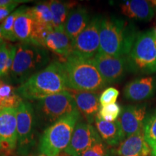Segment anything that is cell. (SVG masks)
Wrapping results in <instances>:
<instances>
[{
  "instance_id": "cell-27",
  "label": "cell",
  "mask_w": 156,
  "mask_h": 156,
  "mask_svg": "<svg viewBox=\"0 0 156 156\" xmlns=\"http://www.w3.org/2000/svg\"><path fill=\"white\" fill-rule=\"evenodd\" d=\"M122 108L117 103L108 105L105 106H100L99 109L98 116L101 119L106 121V122H113L119 119L121 113H122Z\"/></svg>"
},
{
  "instance_id": "cell-3",
  "label": "cell",
  "mask_w": 156,
  "mask_h": 156,
  "mask_svg": "<svg viewBox=\"0 0 156 156\" xmlns=\"http://www.w3.org/2000/svg\"><path fill=\"white\" fill-rule=\"evenodd\" d=\"M10 75L13 83L21 85L31 76L48 66L50 56L48 51L33 43H19Z\"/></svg>"
},
{
  "instance_id": "cell-17",
  "label": "cell",
  "mask_w": 156,
  "mask_h": 156,
  "mask_svg": "<svg viewBox=\"0 0 156 156\" xmlns=\"http://www.w3.org/2000/svg\"><path fill=\"white\" fill-rule=\"evenodd\" d=\"M151 152L143 129L126 138L121 142L117 149L119 156H148Z\"/></svg>"
},
{
  "instance_id": "cell-18",
  "label": "cell",
  "mask_w": 156,
  "mask_h": 156,
  "mask_svg": "<svg viewBox=\"0 0 156 156\" xmlns=\"http://www.w3.org/2000/svg\"><path fill=\"white\" fill-rule=\"evenodd\" d=\"M122 14L130 19L142 22H149L155 15V10L151 2L146 0L126 1L121 5Z\"/></svg>"
},
{
  "instance_id": "cell-15",
  "label": "cell",
  "mask_w": 156,
  "mask_h": 156,
  "mask_svg": "<svg viewBox=\"0 0 156 156\" xmlns=\"http://www.w3.org/2000/svg\"><path fill=\"white\" fill-rule=\"evenodd\" d=\"M68 91L73 95L80 114L83 115L88 124H92L100 109L98 93L73 89H68Z\"/></svg>"
},
{
  "instance_id": "cell-30",
  "label": "cell",
  "mask_w": 156,
  "mask_h": 156,
  "mask_svg": "<svg viewBox=\"0 0 156 156\" xmlns=\"http://www.w3.org/2000/svg\"><path fill=\"white\" fill-rule=\"evenodd\" d=\"M81 156H111L108 150L102 142L89 147Z\"/></svg>"
},
{
  "instance_id": "cell-16",
  "label": "cell",
  "mask_w": 156,
  "mask_h": 156,
  "mask_svg": "<svg viewBox=\"0 0 156 156\" xmlns=\"http://www.w3.org/2000/svg\"><path fill=\"white\" fill-rule=\"evenodd\" d=\"M44 48L59 56L63 62L73 54V41L64 30H51Z\"/></svg>"
},
{
  "instance_id": "cell-33",
  "label": "cell",
  "mask_w": 156,
  "mask_h": 156,
  "mask_svg": "<svg viewBox=\"0 0 156 156\" xmlns=\"http://www.w3.org/2000/svg\"><path fill=\"white\" fill-rule=\"evenodd\" d=\"M151 155L152 156H156V144L151 147Z\"/></svg>"
},
{
  "instance_id": "cell-4",
  "label": "cell",
  "mask_w": 156,
  "mask_h": 156,
  "mask_svg": "<svg viewBox=\"0 0 156 156\" xmlns=\"http://www.w3.org/2000/svg\"><path fill=\"white\" fill-rule=\"evenodd\" d=\"M69 89L98 92L107 85L91 59L72 54L64 62Z\"/></svg>"
},
{
  "instance_id": "cell-19",
  "label": "cell",
  "mask_w": 156,
  "mask_h": 156,
  "mask_svg": "<svg viewBox=\"0 0 156 156\" xmlns=\"http://www.w3.org/2000/svg\"><path fill=\"white\" fill-rule=\"evenodd\" d=\"M90 20L88 10L82 6H77L70 12L64 26V31L73 42L86 28Z\"/></svg>"
},
{
  "instance_id": "cell-37",
  "label": "cell",
  "mask_w": 156,
  "mask_h": 156,
  "mask_svg": "<svg viewBox=\"0 0 156 156\" xmlns=\"http://www.w3.org/2000/svg\"><path fill=\"white\" fill-rule=\"evenodd\" d=\"M155 45H156V36H155Z\"/></svg>"
},
{
  "instance_id": "cell-34",
  "label": "cell",
  "mask_w": 156,
  "mask_h": 156,
  "mask_svg": "<svg viewBox=\"0 0 156 156\" xmlns=\"http://www.w3.org/2000/svg\"><path fill=\"white\" fill-rule=\"evenodd\" d=\"M4 41V37H3V34H2V27L1 25H0V44H2Z\"/></svg>"
},
{
  "instance_id": "cell-22",
  "label": "cell",
  "mask_w": 156,
  "mask_h": 156,
  "mask_svg": "<svg viewBox=\"0 0 156 156\" xmlns=\"http://www.w3.org/2000/svg\"><path fill=\"white\" fill-rule=\"evenodd\" d=\"M36 23L27 12V7L17 17L14 25L15 36L20 43L31 42Z\"/></svg>"
},
{
  "instance_id": "cell-24",
  "label": "cell",
  "mask_w": 156,
  "mask_h": 156,
  "mask_svg": "<svg viewBox=\"0 0 156 156\" xmlns=\"http://www.w3.org/2000/svg\"><path fill=\"white\" fill-rule=\"evenodd\" d=\"M27 12L32 16L37 24L53 28V15L48 2L38 3L34 7H27Z\"/></svg>"
},
{
  "instance_id": "cell-9",
  "label": "cell",
  "mask_w": 156,
  "mask_h": 156,
  "mask_svg": "<svg viewBox=\"0 0 156 156\" xmlns=\"http://www.w3.org/2000/svg\"><path fill=\"white\" fill-rule=\"evenodd\" d=\"M100 16L91 19L86 28L73 42V54L92 59L100 49Z\"/></svg>"
},
{
  "instance_id": "cell-23",
  "label": "cell",
  "mask_w": 156,
  "mask_h": 156,
  "mask_svg": "<svg viewBox=\"0 0 156 156\" xmlns=\"http://www.w3.org/2000/svg\"><path fill=\"white\" fill-rule=\"evenodd\" d=\"M0 96L2 98V109L16 108L23 101L17 93L16 88L11 84L0 78Z\"/></svg>"
},
{
  "instance_id": "cell-11",
  "label": "cell",
  "mask_w": 156,
  "mask_h": 156,
  "mask_svg": "<svg viewBox=\"0 0 156 156\" xmlns=\"http://www.w3.org/2000/svg\"><path fill=\"white\" fill-rule=\"evenodd\" d=\"M102 142L100 134L92 124L77 122L65 152L70 156H81L89 147Z\"/></svg>"
},
{
  "instance_id": "cell-7",
  "label": "cell",
  "mask_w": 156,
  "mask_h": 156,
  "mask_svg": "<svg viewBox=\"0 0 156 156\" xmlns=\"http://www.w3.org/2000/svg\"><path fill=\"white\" fill-rule=\"evenodd\" d=\"M33 106L36 121L51 125L77 110L73 95L68 90L34 101Z\"/></svg>"
},
{
  "instance_id": "cell-12",
  "label": "cell",
  "mask_w": 156,
  "mask_h": 156,
  "mask_svg": "<svg viewBox=\"0 0 156 156\" xmlns=\"http://www.w3.org/2000/svg\"><path fill=\"white\" fill-rule=\"evenodd\" d=\"M17 145L16 108L0 110V151L12 152Z\"/></svg>"
},
{
  "instance_id": "cell-13",
  "label": "cell",
  "mask_w": 156,
  "mask_h": 156,
  "mask_svg": "<svg viewBox=\"0 0 156 156\" xmlns=\"http://www.w3.org/2000/svg\"><path fill=\"white\" fill-rule=\"evenodd\" d=\"M147 103L128 105L124 106L119 118L126 138L143 129L147 116Z\"/></svg>"
},
{
  "instance_id": "cell-14",
  "label": "cell",
  "mask_w": 156,
  "mask_h": 156,
  "mask_svg": "<svg viewBox=\"0 0 156 156\" xmlns=\"http://www.w3.org/2000/svg\"><path fill=\"white\" fill-rule=\"evenodd\" d=\"M156 93V79L154 77H143L134 79L126 84L124 96L129 101L140 102L153 97Z\"/></svg>"
},
{
  "instance_id": "cell-10",
  "label": "cell",
  "mask_w": 156,
  "mask_h": 156,
  "mask_svg": "<svg viewBox=\"0 0 156 156\" xmlns=\"http://www.w3.org/2000/svg\"><path fill=\"white\" fill-rule=\"evenodd\" d=\"M91 61L100 73L106 84L118 83L129 71L127 56L116 57L98 53Z\"/></svg>"
},
{
  "instance_id": "cell-36",
  "label": "cell",
  "mask_w": 156,
  "mask_h": 156,
  "mask_svg": "<svg viewBox=\"0 0 156 156\" xmlns=\"http://www.w3.org/2000/svg\"><path fill=\"white\" fill-rule=\"evenodd\" d=\"M154 33H155V36H156V27L155 28V29H154Z\"/></svg>"
},
{
  "instance_id": "cell-1",
  "label": "cell",
  "mask_w": 156,
  "mask_h": 156,
  "mask_svg": "<svg viewBox=\"0 0 156 156\" xmlns=\"http://www.w3.org/2000/svg\"><path fill=\"white\" fill-rule=\"evenodd\" d=\"M67 75L62 62H53L20 85L17 93L23 99L36 101L67 91Z\"/></svg>"
},
{
  "instance_id": "cell-21",
  "label": "cell",
  "mask_w": 156,
  "mask_h": 156,
  "mask_svg": "<svg viewBox=\"0 0 156 156\" xmlns=\"http://www.w3.org/2000/svg\"><path fill=\"white\" fill-rule=\"evenodd\" d=\"M53 15L54 30H64V26L70 12L77 6V2L51 0L48 2Z\"/></svg>"
},
{
  "instance_id": "cell-25",
  "label": "cell",
  "mask_w": 156,
  "mask_h": 156,
  "mask_svg": "<svg viewBox=\"0 0 156 156\" xmlns=\"http://www.w3.org/2000/svg\"><path fill=\"white\" fill-rule=\"evenodd\" d=\"M25 8H26V7L23 6V7H19V8L15 9L12 14L9 15V16L2 23L1 27L2 30L4 39H6V40L12 42L16 41L17 39L15 38L14 32L15 23L17 17H18V15L20 14L23 11H24Z\"/></svg>"
},
{
  "instance_id": "cell-29",
  "label": "cell",
  "mask_w": 156,
  "mask_h": 156,
  "mask_svg": "<svg viewBox=\"0 0 156 156\" xmlns=\"http://www.w3.org/2000/svg\"><path fill=\"white\" fill-rule=\"evenodd\" d=\"M10 44L5 41L0 44V78H5V69L9 56Z\"/></svg>"
},
{
  "instance_id": "cell-28",
  "label": "cell",
  "mask_w": 156,
  "mask_h": 156,
  "mask_svg": "<svg viewBox=\"0 0 156 156\" xmlns=\"http://www.w3.org/2000/svg\"><path fill=\"white\" fill-rule=\"evenodd\" d=\"M119 92L116 88L113 87L105 89L99 97V102L101 106H108V105L116 103Z\"/></svg>"
},
{
  "instance_id": "cell-20",
  "label": "cell",
  "mask_w": 156,
  "mask_h": 156,
  "mask_svg": "<svg viewBox=\"0 0 156 156\" xmlns=\"http://www.w3.org/2000/svg\"><path fill=\"white\" fill-rule=\"evenodd\" d=\"M95 125L101 139L111 146L120 144L125 140L124 132L119 119L113 122L104 121L96 116L95 119Z\"/></svg>"
},
{
  "instance_id": "cell-6",
  "label": "cell",
  "mask_w": 156,
  "mask_h": 156,
  "mask_svg": "<svg viewBox=\"0 0 156 156\" xmlns=\"http://www.w3.org/2000/svg\"><path fill=\"white\" fill-rule=\"evenodd\" d=\"M155 34L153 30L140 33L127 56L129 71L139 74L156 73Z\"/></svg>"
},
{
  "instance_id": "cell-8",
  "label": "cell",
  "mask_w": 156,
  "mask_h": 156,
  "mask_svg": "<svg viewBox=\"0 0 156 156\" xmlns=\"http://www.w3.org/2000/svg\"><path fill=\"white\" fill-rule=\"evenodd\" d=\"M17 153L25 155L34 143V128L36 118L33 104L23 101L16 108Z\"/></svg>"
},
{
  "instance_id": "cell-2",
  "label": "cell",
  "mask_w": 156,
  "mask_h": 156,
  "mask_svg": "<svg viewBox=\"0 0 156 156\" xmlns=\"http://www.w3.org/2000/svg\"><path fill=\"white\" fill-rule=\"evenodd\" d=\"M139 34L135 25L126 20L101 17L99 53L116 57L127 56Z\"/></svg>"
},
{
  "instance_id": "cell-35",
  "label": "cell",
  "mask_w": 156,
  "mask_h": 156,
  "mask_svg": "<svg viewBox=\"0 0 156 156\" xmlns=\"http://www.w3.org/2000/svg\"><path fill=\"white\" fill-rule=\"evenodd\" d=\"M30 156H46L44 154H40V155H30Z\"/></svg>"
},
{
  "instance_id": "cell-5",
  "label": "cell",
  "mask_w": 156,
  "mask_h": 156,
  "mask_svg": "<svg viewBox=\"0 0 156 156\" xmlns=\"http://www.w3.org/2000/svg\"><path fill=\"white\" fill-rule=\"evenodd\" d=\"M80 116L79 111L76 110L48 126L40 140L39 149L41 153L46 156H58L65 151Z\"/></svg>"
},
{
  "instance_id": "cell-26",
  "label": "cell",
  "mask_w": 156,
  "mask_h": 156,
  "mask_svg": "<svg viewBox=\"0 0 156 156\" xmlns=\"http://www.w3.org/2000/svg\"><path fill=\"white\" fill-rule=\"evenodd\" d=\"M143 132L146 142L150 147L156 144V108L147 115L144 122Z\"/></svg>"
},
{
  "instance_id": "cell-31",
  "label": "cell",
  "mask_w": 156,
  "mask_h": 156,
  "mask_svg": "<svg viewBox=\"0 0 156 156\" xmlns=\"http://www.w3.org/2000/svg\"><path fill=\"white\" fill-rule=\"evenodd\" d=\"M30 2L31 1H28V0H20L18 2L4 6V7H0V23L3 22L9 15L12 14L13 12L12 11L16 8L20 4Z\"/></svg>"
},
{
  "instance_id": "cell-32",
  "label": "cell",
  "mask_w": 156,
  "mask_h": 156,
  "mask_svg": "<svg viewBox=\"0 0 156 156\" xmlns=\"http://www.w3.org/2000/svg\"><path fill=\"white\" fill-rule=\"evenodd\" d=\"M20 0H0V7L12 5V4L18 2Z\"/></svg>"
}]
</instances>
